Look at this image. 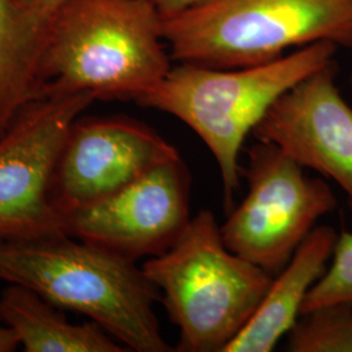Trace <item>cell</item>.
Instances as JSON below:
<instances>
[{
  "label": "cell",
  "mask_w": 352,
  "mask_h": 352,
  "mask_svg": "<svg viewBox=\"0 0 352 352\" xmlns=\"http://www.w3.org/2000/svg\"><path fill=\"white\" fill-rule=\"evenodd\" d=\"M190 184L179 155L101 201L63 214L64 232L133 263L157 257L188 226Z\"/></svg>",
  "instance_id": "obj_8"
},
{
  "label": "cell",
  "mask_w": 352,
  "mask_h": 352,
  "mask_svg": "<svg viewBox=\"0 0 352 352\" xmlns=\"http://www.w3.org/2000/svg\"><path fill=\"white\" fill-rule=\"evenodd\" d=\"M17 3L23 12L36 25L46 29L51 13L62 3V0H17Z\"/></svg>",
  "instance_id": "obj_16"
},
{
  "label": "cell",
  "mask_w": 352,
  "mask_h": 352,
  "mask_svg": "<svg viewBox=\"0 0 352 352\" xmlns=\"http://www.w3.org/2000/svg\"><path fill=\"white\" fill-rule=\"evenodd\" d=\"M151 0H62L45 29L42 96L136 101L173 68Z\"/></svg>",
  "instance_id": "obj_1"
},
{
  "label": "cell",
  "mask_w": 352,
  "mask_h": 352,
  "mask_svg": "<svg viewBox=\"0 0 352 352\" xmlns=\"http://www.w3.org/2000/svg\"><path fill=\"white\" fill-rule=\"evenodd\" d=\"M141 267L179 330L180 352H225L274 277L227 248L210 210L192 217L175 244Z\"/></svg>",
  "instance_id": "obj_4"
},
{
  "label": "cell",
  "mask_w": 352,
  "mask_h": 352,
  "mask_svg": "<svg viewBox=\"0 0 352 352\" xmlns=\"http://www.w3.org/2000/svg\"><path fill=\"white\" fill-rule=\"evenodd\" d=\"M19 347H21V344L16 331L12 327L1 324L0 325V352L16 351Z\"/></svg>",
  "instance_id": "obj_18"
},
{
  "label": "cell",
  "mask_w": 352,
  "mask_h": 352,
  "mask_svg": "<svg viewBox=\"0 0 352 352\" xmlns=\"http://www.w3.org/2000/svg\"><path fill=\"white\" fill-rule=\"evenodd\" d=\"M247 157L241 170L248 192L228 212L221 234L230 251L276 276L337 199L325 180L305 175L273 144L257 141Z\"/></svg>",
  "instance_id": "obj_6"
},
{
  "label": "cell",
  "mask_w": 352,
  "mask_h": 352,
  "mask_svg": "<svg viewBox=\"0 0 352 352\" xmlns=\"http://www.w3.org/2000/svg\"><path fill=\"white\" fill-rule=\"evenodd\" d=\"M151 126L128 116L76 119L52 171L50 201L63 215L113 195L179 157Z\"/></svg>",
  "instance_id": "obj_9"
},
{
  "label": "cell",
  "mask_w": 352,
  "mask_h": 352,
  "mask_svg": "<svg viewBox=\"0 0 352 352\" xmlns=\"http://www.w3.org/2000/svg\"><path fill=\"white\" fill-rule=\"evenodd\" d=\"M338 234L316 226L296 248L287 265L273 277L263 300L225 352L273 351L302 316L308 292L330 264Z\"/></svg>",
  "instance_id": "obj_11"
},
{
  "label": "cell",
  "mask_w": 352,
  "mask_h": 352,
  "mask_svg": "<svg viewBox=\"0 0 352 352\" xmlns=\"http://www.w3.org/2000/svg\"><path fill=\"white\" fill-rule=\"evenodd\" d=\"M337 49L333 42H316L270 63L231 69L177 63L135 102L175 116L204 141L218 166L230 212L244 141L287 90L334 62Z\"/></svg>",
  "instance_id": "obj_3"
},
{
  "label": "cell",
  "mask_w": 352,
  "mask_h": 352,
  "mask_svg": "<svg viewBox=\"0 0 352 352\" xmlns=\"http://www.w3.org/2000/svg\"><path fill=\"white\" fill-rule=\"evenodd\" d=\"M94 101L89 93L42 96L0 136V243L65 234L51 176L69 128Z\"/></svg>",
  "instance_id": "obj_7"
},
{
  "label": "cell",
  "mask_w": 352,
  "mask_h": 352,
  "mask_svg": "<svg viewBox=\"0 0 352 352\" xmlns=\"http://www.w3.org/2000/svg\"><path fill=\"white\" fill-rule=\"evenodd\" d=\"M45 30L17 0H0V136L26 106L41 97Z\"/></svg>",
  "instance_id": "obj_13"
},
{
  "label": "cell",
  "mask_w": 352,
  "mask_h": 352,
  "mask_svg": "<svg viewBox=\"0 0 352 352\" xmlns=\"http://www.w3.org/2000/svg\"><path fill=\"white\" fill-rule=\"evenodd\" d=\"M252 135L331 179L352 206V107L337 85L336 60L287 90Z\"/></svg>",
  "instance_id": "obj_10"
},
{
  "label": "cell",
  "mask_w": 352,
  "mask_h": 352,
  "mask_svg": "<svg viewBox=\"0 0 352 352\" xmlns=\"http://www.w3.org/2000/svg\"><path fill=\"white\" fill-rule=\"evenodd\" d=\"M0 280L87 316L126 351H173L154 312L160 291L142 267L85 241L67 234L3 241Z\"/></svg>",
  "instance_id": "obj_2"
},
{
  "label": "cell",
  "mask_w": 352,
  "mask_h": 352,
  "mask_svg": "<svg viewBox=\"0 0 352 352\" xmlns=\"http://www.w3.org/2000/svg\"><path fill=\"white\" fill-rule=\"evenodd\" d=\"M162 33L173 62L260 65L316 42L352 49V0H197L162 19Z\"/></svg>",
  "instance_id": "obj_5"
},
{
  "label": "cell",
  "mask_w": 352,
  "mask_h": 352,
  "mask_svg": "<svg viewBox=\"0 0 352 352\" xmlns=\"http://www.w3.org/2000/svg\"><path fill=\"white\" fill-rule=\"evenodd\" d=\"M340 302L352 304V231L338 235L330 265L308 292L302 315L320 307Z\"/></svg>",
  "instance_id": "obj_15"
},
{
  "label": "cell",
  "mask_w": 352,
  "mask_h": 352,
  "mask_svg": "<svg viewBox=\"0 0 352 352\" xmlns=\"http://www.w3.org/2000/svg\"><path fill=\"white\" fill-rule=\"evenodd\" d=\"M287 336L291 352H352V304H330L305 312Z\"/></svg>",
  "instance_id": "obj_14"
},
{
  "label": "cell",
  "mask_w": 352,
  "mask_h": 352,
  "mask_svg": "<svg viewBox=\"0 0 352 352\" xmlns=\"http://www.w3.org/2000/svg\"><path fill=\"white\" fill-rule=\"evenodd\" d=\"M0 322L12 327L26 352L126 351L96 322L71 324L60 308L19 285L0 294Z\"/></svg>",
  "instance_id": "obj_12"
},
{
  "label": "cell",
  "mask_w": 352,
  "mask_h": 352,
  "mask_svg": "<svg viewBox=\"0 0 352 352\" xmlns=\"http://www.w3.org/2000/svg\"><path fill=\"white\" fill-rule=\"evenodd\" d=\"M162 19L171 17L176 13L182 12L197 0H151Z\"/></svg>",
  "instance_id": "obj_17"
}]
</instances>
